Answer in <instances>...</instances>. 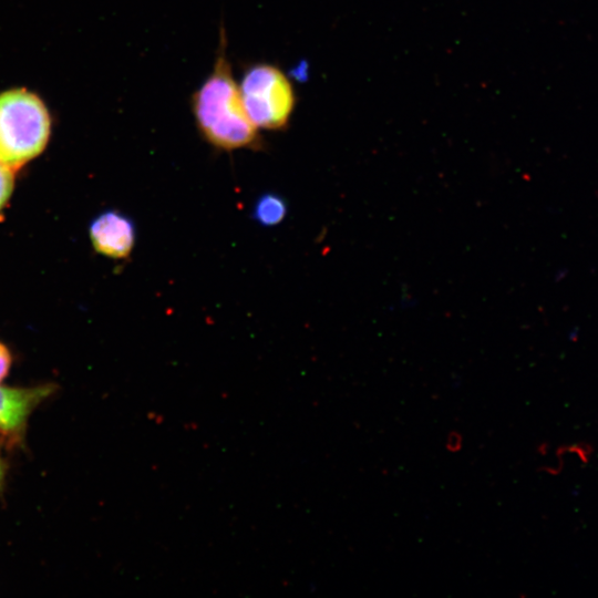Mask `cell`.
I'll return each mask as SVG.
<instances>
[{
	"label": "cell",
	"mask_w": 598,
	"mask_h": 598,
	"mask_svg": "<svg viewBox=\"0 0 598 598\" xmlns=\"http://www.w3.org/2000/svg\"><path fill=\"white\" fill-rule=\"evenodd\" d=\"M226 49V30L221 23L213 69L190 96L195 125L202 137L219 151H259L264 141L248 116Z\"/></svg>",
	"instance_id": "obj_1"
},
{
	"label": "cell",
	"mask_w": 598,
	"mask_h": 598,
	"mask_svg": "<svg viewBox=\"0 0 598 598\" xmlns=\"http://www.w3.org/2000/svg\"><path fill=\"white\" fill-rule=\"evenodd\" d=\"M13 172L14 171L0 163V209L7 204L11 196L14 184Z\"/></svg>",
	"instance_id": "obj_7"
},
{
	"label": "cell",
	"mask_w": 598,
	"mask_h": 598,
	"mask_svg": "<svg viewBox=\"0 0 598 598\" xmlns=\"http://www.w3.org/2000/svg\"><path fill=\"white\" fill-rule=\"evenodd\" d=\"M238 85L248 116L258 130L277 132L289 126L297 94L281 68L264 61L250 63Z\"/></svg>",
	"instance_id": "obj_3"
},
{
	"label": "cell",
	"mask_w": 598,
	"mask_h": 598,
	"mask_svg": "<svg viewBox=\"0 0 598 598\" xmlns=\"http://www.w3.org/2000/svg\"><path fill=\"white\" fill-rule=\"evenodd\" d=\"M51 386H0V434L18 433L32 410L50 393Z\"/></svg>",
	"instance_id": "obj_5"
},
{
	"label": "cell",
	"mask_w": 598,
	"mask_h": 598,
	"mask_svg": "<svg viewBox=\"0 0 598 598\" xmlns=\"http://www.w3.org/2000/svg\"><path fill=\"white\" fill-rule=\"evenodd\" d=\"M90 239L94 249L106 257H128L136 240L134 221L118 210H105L90 224Z\"/></svg>",
	"instance_id": "obj_4"
},
{
	"label": "cell",
	"mask_w": 598,
	"mask_h": 598,
	"mask_svg": "<svg viewBox=\"0 0 598 598\" xmlns=\"http://www.w3.org/2000/svg\"><path fill=\"white\" fill-rule=\"evenodd\" d=\"M50 135L42 101L25 90L0 94V163L12 171L39 155Z\"/></svg>",
	"instance_id": "obj_2"
},
{
	"label": "cell",
	"mask_w": 598,
	"mask_h": 598,
	"mask_svg": "<svg viewBox=\"0 0 598 598\" xmlns=\"http://www.w3.org/2000/svg\"><path fill=\"white\" fill-rule=\"evenodd\" d=\"M11 363V355L7 347L0 343V381L7 375Z\"/></svg>",
	"instance_id": "obj_8"
},
{
	"label": "cell",
	"mask_w": 598,
	"mask_h": 598,
	"mask_svg": "<svg viewBox=\"0 0 598 598\" xmlns=\"http://www.w3.org/2000/svg\"><path fill=\"white\" fill-rule=\"evenodd\" d=\"M2 476H3V468H2V464L0 462V483H1Z\"/></svg>",
	"instance_id": "obj_9"
},
{
	"label": "cell",
	"mask_w": 598,
	"mask_h": 598,
	"mask_svg": "<svg viewBox=\"0 0 598 598\" xmlns=\"http://www.w3.org/2000/svg\"><path fill=\"white\" fill-rule=\"evenodd\" d=\"M288 206L283 197L276 193H265L257 198L251 217L261 226H276L287 215Z\"/></svg>",
	"instance_id": "obj_6"
}]
</instances>
